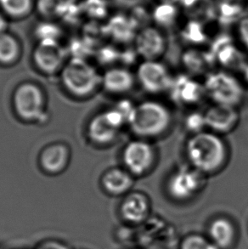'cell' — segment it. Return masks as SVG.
<instances>
[{
    "instance_id": "6da1fadb",
    "label": "cell",
    "mask_w": 248,
    "mask_h": 249,
    "mask_svg": "<svg viewBox=\"0 0 248 249\" xmlns=\"http://www.w3.org/2000/svg\"><path fill=\"white\" fill-rule=\"evenodd\" d=\"M230 153L224 136L208 129L190 135L185 144L188 164L208 177L220 173L227 166Z\"/></svg>"
},
{
    "instance_id": "7a4b0ae2",
    "label": "cell",
    "mask_w": 248,
    "mask_h": 249,
    "mask_svg": "<svg viewBox=\"0 0 248 249\" xmlns=\"http://www.w3.org/2000/svg\"><path fill=\"white\" fill-rule=\"evenodd\" d=\"M173 124L171 108L162 101L148 99L135 105L127 128L135 138L152 142L167 135Z\"/></svg>"
},
{
    "instance_id": "3957f363",
    "label": "cell",
    "mask_w": 248,
    "mask_h": 249,
    "mask_svg": "<svg viewBox=\"0 0 248 249\" xmlns=\"http://www.w3.org/2000/svg\"><path fill=\"white\" fill-rule=\"evenodd\" d=\"M203 86L212 104L239 108L245 99L244 84L233 71L214 69L205 77Z\"/></svg>"
},
{
    "instance_id": "277c9868",
    "label": "cell",
    "mask_w": 248,
    "mask_h": 249,
    "mask_svg": "<svg viewBox=\"0 0 248 249\" xmlns=\"http://www.w3.org/2000/svg\"><path fill=\"white\" fill-rule=\"evenodd\" d=\"M158 149L151 141L132 139L122 152L123 167L135 178L149 175L158 162Z\"/></svg>"
},
{
    "instance_id": "5b68a950",
    "label": "cell",
    "mask_w": 248,
    "mask_h": 249,
    "mask_svg": "<svg viewBox=\"0 0 248 249\" xmlns=\"http://www.w3.org/2000/svg\"><path fill=\"white\" fill-rule=\"evenodd\" d=\"M64 86L71 94L78 97H86L93 94L102 84V76L87 62L76 59L66 65L62 71Z\"/></svg>"
},
{
    "instance_id": "8992f818",
    "label": "cell",
    "mask_w": 248,
    "mask_h": 249,
    "mask_svg": "<svg viewBox=\"0 0 248 249\" xmlns=\"http://www.w3.org/2000/svg\"><path fill=\"white\" fill-rule=\"evenodd\" d=\"M207 179V175L189 164L178 166L168 176L167 191L175 200L186 201L204 188Z\"/></svg>"
},
{
    "instance_id": "52a82bcc",
    "label": "cell",
    "mask_w": 248,
    "mask_h": 249,
    "mask_svg": "<svg viewBox=\"0 0 248 249\" xmlns=\"http://www.w3.org/2000/svg\"><path fill=\"white\" fill-rule=\"evenodd\" d=\"M174 76L166 65L160 61H141L138 64L135 77L143 90L151 95L168 93Z\"/></svg>"
},
{
    "instance_id": "ba28073f",
    "label": "cell",
    "mask_w": 248,
    "mask_h": 249,
    "mask_svg": "<svg viewBox=\"0 0 248 249\" xmlns=\"http://www.w3.org/2000/svg\"><path fill=\"white\" fill-rule=\"evenodd\" d=\"M14 106L19 117L26 121H43L47 118L44 92L36 84L26 83L17 88Z\"/></svg>"
},
{
    "instance_id": "9c48e42d",
    "label": "cell",
    "mask_w": 248,
    "mask_h": 249,
    "mask_svg": "<svg viewBox=\"0 0 248 249\" xmlns=\"http://www.w3.org/2000/svg\"><path fill=\"white\" fill-rule=\"evenodd\" d=\"M176 104L195 107L206 97L203 82L187 73L174 76L168 92Z\"/></svg>"
},
{
    "instance_id": "30bf717a",
    "label": "cell",
    "mask_w": 248,
    "mask_h": 249,
    "mask_svg": "<svg viewBox=\"0 0 248 249\" xmlns=\"http://www.w3.org/2000/svg\"><path fill=\"white\" fill-rule=\"evenodd\" d=\"M167 47L164 34L158 27H143L134 37V50L142 61L160 60L164 55Z\"/></svg>"
},
{
    "instance_id": "8fae6325",
    "label": "cell",
    "mask_w": 248,
    "mask_h": 249,
    "mask_svg": "<svg viewBox=\"0 0 248 249\" xmlns=\"http://www.w3.org/2000/svg\"><path fill=\"white\" fill-rule=\"evenodd\" d=\"M206 127L209 131L225 136L237 128L241 121L239 108L212 104L204 111Z\"/></svg>"
},
{
    "instance_id": "7c38bea8",
    "label": "cell",
    "mask_w": 248,
    "mask_h": 249,
    "mask_svg": "<svg viewBox=\"0 0 248 249\" xmlns=\"http://www.w3.org/2000/svg\"><path fill=\"white\" fill-rule=\"evenodd\" d=\"M136 83L135 72L126 67H116L105 72L101 85L108 93L123 96L133 90Z\"/></svg>"
},
{
    "instance_id": "4fadbf2b",
    "label": "cell",
    "mask_w": 248,
    "mask_h": 249,
    "mask_svg": "<svg viewBox=\"0 0 248 249\" xmlns=\"http://www.w3.org/2000/svg\"><path fill=\"white\" fill-rule=\"evenodd\" d=\"M182 64L186 70V73L192 77L197 78L204 76L213 71V67L215 62L210 51L199 50L197 48H191L185 51L181 56Z\"/></svg>"
},
{
    "instance_id": "5bb4252c",
    "label": "cell",
    "mask_w": 248,
    "mask_h": 249,
    "mask_svg": "<svg viewBox=\"0 0 248 249\" xmlns=\"http://www.w3.org/2000/svg\"><path fill=\"white\" fill-rule=\"evenodd\" d=\"M135 178L124 167H114L105 172L101 185L105 192L110 195H125L133 188Z\"/></svg>"
},
{
    "instance_id": "9a60e30c",
    "label": "cell",
    "mask_w": 248,
    "mask_h": 249,
    "mask_svg": "<svg viewBox=\"0 0 248 249\" xmlns=\"http://www.w3.org/2000/svg\"><path fill=\"white\" fill-rule=\"evenodd\" d=\"M64 51L57 43H39L34 52V61L40 70L54 73L62 67Z\"/></svg>"
},
{
    "instance_id": "2e32d148",
    "label": "cell",
    "mask_w": 248,
    "mask_h": 249,
    "mask_svg": "<svg viewBox=\"0 0 248 249\" xmlns=\"http://www.w3.org/2000/svg\"><path fill=\"white\" fill-rule=\"evenodd\" d=\"M120 131L121 129L112 124L105 111L95 116L89 127L90 139L98 145H111L114 143L119 137Z\"/></svg>"
},
{
    "instance_id": "e0dca14e",
    "label": "cell",
    "mask_w": 248,
    "mask_h": 249,
    "mask_svg": "<svg viewBox=\"0 0 248 249\" xmlns=\"http://www.w3.org/2000/svg\"><path fill=\"white\" fill-rule=\"evenodd\" d=\"M150 211V200L143 192L128 193L121 205V213L124 219L130 222L144 220Z\"/></svg>"
},
{
    "instance_id": "ac0fdd59",
    "label": "cell",
    "mask_w": 248,
    "mask_h": 249,
    "mask_svg": "<svg viewBox=\"0 0 248 249\" xmlns=\"http://www.w3.org/2000/svg\"><path fill=\"white\" fill-rule=\"evenodd\" d=\"M70 159V152L67 145L53 144L49 145L41 153L40 162L45 171L58 174L67 168Z\"/></svg>"
},
{
    "instance_id": "d6986e66",
    "label": "cell",
    "mask_w": 248,
    "mask_h": 249,
    "mask_svg": "<svg viewBox=\"0 0 248 249\" xmlns=\"http://www.w3.org/2000/svg\"><path fill=\"white\" fill-rule=\"evenodd\" d=\"M210 236L218 248H228L234 239V227L227 219H216L210 227Z\"/></svg>"
},
{
    "instance_id": "ffe728a7",
    "label": "cell",
    "mask_w": 248,
    "mask_h": 249,
    "mask_svg": "<svg viewBox=\"0 0 248 249\" xmlns=\"http://www.w3.org/2000/svg\"><path fill=\"white\" fill-rule=\"evenodd\" d=\"M20 44L16 37L10 34L0 35V63L13 64L20 56Z\"/></svg>"
},
{
    "instance_id": "44dd1931",
    "label": "cell",
    "mask_w": 248,
    "mask_h": 249,
    "mask_svg": "<svg viewBox=\"0 0 248 249\" xmlns=\"http://www.w3.org/2000/svg\"><path fill=\"white\" fill-rule=\"evenodd\" d=\"M2 10L12 17H22L30 12L33 0H0Z\"/></svg>"
},
{
    "instance_id": "7402d4cb",
    "label": "cell",
    "mask_w": 248,
    "mask_h": 249,
    "mask_svg": "<svg viewBox=\"0 0 248 249\" xmlns=\"http://www.w3.org/2000/svg\"><path fill=\"white\" fill-rule=\"evenodd\" d=\"M177 16L178 11L175 6L166 2L155 9L153 19L161 27H169L175 23Z\"/></svg>"
},
{
    "instance_id": "603a6c76",
    "label": "cell",
    "mask_w": 248,
    "mask_h": 249,
    "mask_svg": "<svg viewBox=\"0 0 248 249\" xmlns=\"http://www.w3.org/2000/svg\"><path fill=\"white\" fill-rule=\"evenodd\" d=\"M184 127L190 135L197 134L207 129L205 121L204 111L193 110L190 111L184 118Z\"/></svg>"
},
{
    "instance_id": "cb8c5ba5",
    "label": "cell",
    "mask_w": 248,
    "mask_h": 249,
    "mask_svg": "<svg viewBox=\"0 0 248 249\" xmlns=\"http://www.w3.org/2000/svg\"><path fill=\"white\" fill-rule=\"evenodd\" d=\"M219 16L226 20H233L242 12V0H217Z\"/></svg>"
},
{
    "instance_id": "d4e9b609",
    "label": "cell",
    "mask_w": 248,
    "mask_h": 249,
    "mask_svg": "<svg viewBox=\"0 0 248 249\" xmlns=\"http://www.w3.org/2000/svg\"><path fill=\"white\" fill-rule=\"evenodd\" d=\"M60 29L54 24L43 22L37 26L36 35L40 43H57L60 37Z\"/></svg>"
},
{
    "instance_id": "484cf974",
    "label": "cell",
    "mask_w": 248,
    "mask_h": 249,
    "mask_svg": "<svg viewBox=\"0 0 248 249\" xmlns=\"http://www.w3.org/2000/svg\"><path fill=\"white\" fill-rule=\"evenodd\" d=\"M181 249H218V248L201 236H191L183 242Z\"/></svg>"
},
{
    "instance_id": "4316f807",
    "label": "cell",
    "mask_w": 248,
    "mask_h": 249,
    "mask_svg": "<svg viewBox=\"0 0 248 249\" xmlns=\"http://www.w3.org/2000/svg\"><path fill=\"white\" fill-rule=\"evenodd\" d=\"M84 7L89 13L96 17L103 15L106 8L104 0H87Z\"/></svg>"
},
{
    "instance_id": "83f0119b",
    "label": "cell",
    "mask_w": 248,
    "mask_h": 249,
    "mask_svg": "<svg viewBox=\"0 0 248 249\" xmlns=\"http://www.w3.org/2000/svg\"><path fill=\"white\" fill-rule=\"evenodd\" d=\"M61 0H38V9L43 15L50 16L57 14Z\"/></svg>"
},
{
    "instance_id": "f1b7e54d",
    "label": "cell",
    "mask_w": 248,
    "mask_h": 249,
    "mask_svg": "<svg viewBox=\"0 0 248 249\" xmlns=\"http://www.w3.org/2000/svg\"><path fill=\"white\" fill-rule=\"evenodd\" d=\"M237 36L242 47L248 51V17H244L239 20Z\"/></svg>"
},
{
    "instance_id": "f546056e",
    "label": "cell",
    "mask_w": 248,
    "mask_h": 249,
    "mask_svg": "<svg viewBox=\"0 0 248 249\" xmlns=\"http://www.w3.org/2000/svg\"><path fill=\"white\" fill-rule=\"evenodd\" d=\"M36 249H71L65 243L57 240H47L41 243Z\"/></svg>"
},
{
    "instance_id": "4dcf8cb0",
    "label": "cell",
    "mask_w": 248,
    "mask_h": 249,
    "mask_svg": "<svg viewBox=\"0 0 248 249\" xmlns=\"http://www.w3.org/2000/svg\"><path fill=\"white\" fill-rule=\"evenodd\" d=\"M7 21L2 14H0V35L4 34L6 30Z\"/></svg>"
},
{
    "instance_id": "1f68e13d",
    "label": "cell",
    "mask_w": 248,
    "mask_h": 249,
    "mask_svg": "<svg viewBox=\"0 0 248 249\" xmlns=\"http://www.w3.org/2000/svg\"><path fill=\"white\" fill-rule=\"evenodd\" d=\"M242 71L243 75H244V78H245L247 84H248V61H247V63L244 66V68L242 69Z\"/></svg>"
}]
</instances>
